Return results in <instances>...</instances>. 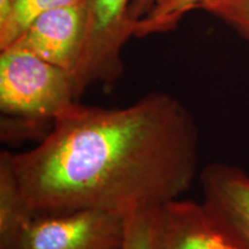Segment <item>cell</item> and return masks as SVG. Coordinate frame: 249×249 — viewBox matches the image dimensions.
<instances>
[{
  "mask_svg": "<svg viewBox=\"0 0 249 249\" xmlns=\"http://www.w3.org/2000/svg\"><path fill=\"white\" fill-rule=\"evenodd\" d=\"M198 154L193 114L170 93L154 91L121 108L77 103L35 147L12 152V161L35 216H124L181 198L197 176Z\"/></svg>",
  "mask_w": 249,
  "mask_h": 249,
  "instance_id": "cell-1",
  "label": "cell"
},
{
  "mask_svg": "<svg viewBox=\"0 0 249 249\" xmlns=\"http://www.w3.org/2000/svg\"><path fill=\"white\" fill-rule=\"evenodd\" d=\"M77 103L71 71L26 50L0 51L2 140L53 124Z\"/></svg>",
  "mask_w": 249,
  "mask_h": 249,
  "instance_id": "cell-2",
  "label": "cell"
},
{
  "mask_svg": "<svg viewBox=\"0 0 249 249\" xmlns=\"http://www.w3.org/2000/svg\"><path fill=\"white\" fill-rule=\"evenodd\" d=\"M132 1L86 0L87 35L73 73L77 101L91 86H111L123 75V50L135 33V24L129 17Z\"/></svg>",
  "mask_w": 249,
  "mask_h": 249,
  "instance_id": "cell-3",
  "label": "cell"
},
{
  "mask_svg": "<svg viewBox=\"0 0 249 249\" xmlns=\"http://www.w3.org/2000/svg\"><path fill=\"white\" fill-rule=\"evenodd\" d=\"M124 214L102 210L36 216L7 249H121Z\"/></svg>",
  "mask_w": 249,
  "mask_h": 249,
  "instance_id": "cell-4",
  "label": "cell"
},
{
  "mask_svg": "<svg viewBox=\"0 0 249 249\" xmlns=\"http://www.w3.org/2000/svg\"><path fill=\"white\" fill-rule=\"evenodd\" d=\"M150 249H245L204 204L178 198L150 210Z\"/></svg>",
  "mask_w": 249,
  "mask_h": 249,
  "instance_id": "cell-5",
  "label": "cell"
},
{
  "mask_svg": "<svg viewBox=\"0 0 249 249\" xmlns=\"http://www.w3.org/2000/svg\"><path fill=\"white\" fill-rule=\"evenodd\" d=\"M87 35L86 1L44 12L34 18L9 48L26 50L73 75Z\"/></svg>",
  "mask_w": 249,
  "mask_h": 249,
  "instance_id": "cell-6",
  "label": "cell"
},
{
  "mask_svg": "<svg viewBox=\"0 0 249 249\" xmlns=\"http://www.w3.org/2000/svg\"><path fill=\"white\" fill-rule=\"evenodd\" d=\"M200 183L204 207L249 249V174L234 165L211 163L200 172Z\"/></svg>",
  "mask_w": 249,
  "mask_h": 249,
  "instance_id": "cell-7",
  "label": "cell"
},
{
  "mask_svg": "<svg viewBox=\"0 0 249 249\" xmlns=\"http://www.w3.org/2000/svg\"><path fill=\"white\" fill-rule=\"evenodd\" d=\"M36 216L15 172L12 152H0V249H7Z\"/></svg>",
  "mask_w": 249,
  "mask_h": 249,
  "instance_id": "cell-8",
  "label": "cell"
},
{
  "mask_svg": "<svg viewBox=\"0 0 249 249\" xmlns=\"http://www.w3.org/2000/svg\"><path fill=\"white\" fill-rule=\"evenodd\" d=\"M86 0H12L7 14L0 18V51L8 49L39 14Z\"/></svg>",
  "mask_w": 249,
  "mask_h": 249,
  "instance_id": "cell-9",
  "label": "cell"
},
{
  "mask_svg": "<svg viewBox=\"0 0 249 249\" xmlns=\"http://www.w3.org/2000/svg\"><path fill=\"white\" fill-rule=\"evenodd\" d=\"M204 0H156L147 15L135 23V37L164 34L176 29L181 18L197 9Z\"/></svg>",
  "mask_w": 249,
  "mask_h": 249,
  "instance_id": "cell-10",
  "label": "cell"
},
{
  "mask_svg": "<svg viewBox=\"0 0 249 249\" xmlns=\"http://www.w3.org/2000/svg\"><path fill=\"white\" fill-rule=\"evenodd\" d=\"M197 9L220 20L249 42V0H204Z\"/></svg>",
  "mask_w": 249,
  "mask_h": 249,
  "instance_id": "cell-11",
  "label": "cell"
},
{
  "mask_svg": "<svg viewBox=\"0 0 249 249\" xmlns=\"http://www.w3.org/2000/svg\"><path fill=\"white\" fill-rule=\"evenodd\" d=\"M150 210H134L124 214L121 249H150Z\"/></svg>",
  "mask_w": 249,
  "mask_h": 249,
  "instance_id": "cell-12",
  "label": "cell"
},
{
  "mask_svg": "<svg viewBox=\"0 0 249 249\" xmlns=\"http://www.w3.org/2000/svg\"><path fill=\"white\" fill-rule=\"evenodd\" d=\"M156 0H133L132 5H130L129 17L130 20L134 23L138 22L139 20L147 15L150 11L152 6H154Z\"/></svg>",
  "mask_w": 249,
  "mask_h": 249,
  "instance_id": "cell-13",
  "label": "cell"
},
{
  "mask_svg": "<svg viewBox=\"0 0 249 249\" xmlns=\"http://www.w3.org/2000/svg\"><path fill=\"white\" fill-rule=\"evenodd\" d=\"M12 0H0V18H2L7 14Z\"/></svg>",
  "mask_w": 249,
  "mask_h": 249,
  "instance_id": "cell-14",
  "label": "cell"
}]
</instances>
